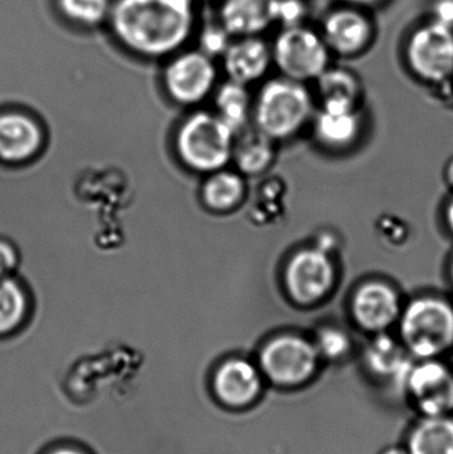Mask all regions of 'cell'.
<instances>
[{
	"label": "cell",
	"instance_id": "obj_1",
	"mask_svg": "<svg viewBox=\"0 0 453 454\" xmlns=\"http://www.w3.org/2000/svg\"><path fill=\"white\" fill-rule=\"evenodd\" d=\"M196 4L194 0H113L106 24L133 55L168 58L196 35Z\"/></svg>",
	"mask_w": 453,
	"mask_h": 454
},
{
	"label": "cell",
	"instance_id": "obj_2",
	"mask_svg": "<svg viewBox=\"0 0 453 454\" xmlns=\"http://www.w3.org/2000/svg\"><path fill=\"white\" fill-rule=\"evenodd\" d=\"M399 340L415 360L441 359L453 349V309L438 298H419L399 317Z\"/></svg>",
	"mask_w": 453,
	"mask_h": 454
},
{
	"label": "cell",
	"instance_id": "obj_3",
	"mask_svg": "<svg viewBox=\"0 0 453 454\" xmlns=\"http://www.w3.org/2000/svg\"><path fill=\"white\" fill-rule=\"evenodd\" d=\"M313 114V98L303 82L281 77L263 85L255 106L260 132L273 138L295 135Z\"/></svg>",
	"mask_w": 453,
	"mask_h": 454
},
{
	"label": "cell",
	"instance_id": "obj_4",
	"mask_svg": "<svg viewBox=\"0 0 453 454\" xmlns=\"http://www.w3.org/2000/svg\"><path fill=\"white\" fill-rule=\"evenodd\" d=\"M322 365L311 339L282 335L265 344L258 367L273 386L285 391H300L316 380Z\"/></svg>",
	"mask_w": 453,
	"mask_h": 454
},
{
	"label": "cell",
	"instance_id": "obj_5",
	"mask_svg": "<svg viewBox=\"0 0 453 454\" xmlns=\"http://www.w3.org/2000/svg\"><path fill=\"white\" fill-rule=\"evenodd\" d=\"M273 64L287 79L316 82L330 64L329 47L321 32L300 24L287 27L271 43Z\"/></svg>",
	"mask_w": 453,
	"mask_h": 454
},
{
	"label": "cell",
	"instance_id": "obj_6",
	"mask_svg": "<svg viewBox=\"0 0 453 454\" xmlns=\"http://www.w3.org/2000/svg\"><path fill=\"white\" fill-rule=\"evenodd\" d=\"M402 399L417 416L453 415V365L444 357L414 360Z\"/></svg>",
	"mask_w": 453,
	"mask_h": 454
},
{
	"label": "cell",
	"instance_id": "obj_7",
	"mask_svg": "<svg viewBox=\"0 0 453 454\" xmlns=\"http://www.w3.org/2000/svg\"><path fill=\"white\" fill-rule=\"evenodd\" d=\"M233 133L221 117L199 114L181 129L178 151L193 169L218 170L230 159Z\"/></svg>",
	"mask_w": 453,
	"mask_h": 454
},
{
	"label": "cell",
	"instance_id": "obj_8",
	"mask_svg": "<svg viewBox=\"0 0 453 454\" xmlns=\"http://www.w3.org/2000/svg\"><path fill=\"white\" fill-rule=\"evenodd\" d=\"M406 59L415 76L431 84L453 77V29L428 20L414 29L406 44Z\"/></svg>",
	"mask_w": 453,
	"mask_h": 454
},
{
	"label": "cell",
	"instance_id": "obj_9",
	"mask_svg": "<svg viewBox=\"0 0 453 454\" xmlns=\"http://www.w3.org/2000/svg\"><path fill=\"white\" fill-rule=\"evenodd\" d=\"M170 58L164 79L172 98L183 104L199 103L207 98L217 80L215 59L199 50H183Z\"/></svg>",
	"mask_w": 453,
	"mask_h": 454
},
{
	"label": "cell",
	"instance_id": "obj_10",
	"mask_svg": "<svg viewBox=\"0 0 453 454\" xmlns=\"http://www.w3.org/2000/svg\"><path fill=\"white\" fill-rule=\"evenodd\" d=\"M399 338L387 333L372 336L362 354V368L371 386L401 395L407 373L414 363Z\"/></svg>",
	"mask_w": 453,
	"mask_h": 454
},
{
	"label": "cell",
	"instance_id": "obj_11",
	"mask_svg": "<svg viewBox=\"0 0 453 454\" xmlns=\"http://www.w3.org/2000/svg\"><path fill=\"white\" fill-rule=\"evenodd\" d=\"M287 290L301 304L316 303L332 290L335 269L329 253L321 246L306 248L290 261L286 269Z\"/></svg>",
	"mask_w": 453,
	"mask_h": 454
},
{
	"label": "cell",
	"instance_id": "obj_12",
	"mask_svg": "<svg viewBox=\"0 0 453 454\" xmlns=\"http://www.w3.org/2000/svg\"><path fill=\"white\" fill-rule=\"evenodd\" d=\"M322 37L330 52L343 58L361 55L374 39L371 19L355 5L332 10L322 21Z\"/></svg>",
	"mask_w": 453,
	"mask_h": 454
},
{
	"label": "cell",
	"instance_id": "obj_13",
	"mask_svg": "<svg viewBox=\"0 0 453 454\" xmlns=\"http://www.w3.org/2000/svg\"><path fill=\"white\" fill-rule=\"evenodd\" d=\"M402 307L398 294L383 283H367L353 299V315L362 330L377 335L399 322Z\"/></svg>",
	"mask_w": 453,
	"mask_h": 454
},
{
	"label": "cell",
	"instance_id": "obj_14",
	"mask_svg": "<svg viewBox=\"0 0 453 454\" xmlns=\"http://www.w3.org/2000/svg\"><path fill=\"white\" fill-rule=\"evenodd\" d=\"M221 59L229 79L246 87L262 79L273 64L271 44L261 36L233 37Z\"/></svg>",
	"mask_w": 453,
	"mask_h": 454
},
{
	"label": "cell",
	"instance_id": "obj_15",
	"mask_svg": "<svg viewBox=\"0 0 453 454\" xmlns=\"http://www.w3.org/2000/svg\"><path fill=\"white\" fill-rule=\"evenodd\" d=\"M277 0H221L217 21L231 37L261 36L276 24Z\"/></svg>",
	"mask_w": 453,
	"mask_h": 454
},
{
	"label": "cell",
	"instance_id": "obj_16",
	"mask_svg": "<svg viewBox=\"0 0 453 454\" xmlns=\"http://www.w3.org/2000/svg\"><path fill=\"white\" fill-rule=\"evenodd\" d=\"M260 367L246 360H230L218 370L215 388L221 402L234 408L247 407L260 397L263 389Z\"/></svg>",
	"mask_w": 453,
	"mask_h": 454
},
{
	"label": "cell",
	"instance_id": "obj_17",
	"mask_svg": "<svg viewBox=\"0 0 453 454\" xmlns=\"http://www.w3.org/2000/svg\"><path fill=\"white\" fill-rule=\"evenodd\" d=\"M403 444L410 454H453V415L417 416Z\"/></svg>",
	"mask_w": 453,
	"mask_h": 454
},
{
	"label": "cell",
	"instance_id": "obj_18",
	"mask_svg": "<svg viewBox=\"0 0 453 454\" xmlns=\"http://www.w3.org/2000/svg\"><path fill=\"white\" fill-rule=\"evenodd\" d=\"M42 141L39 128L23 114L0 116V160L21 162L36 153Z\"/></svg>",
	"mask_w": 453,
	"mask_h": 454
},
{
	"label": "cell",
	"instance_id": "obj_19",
	"mask_svg": "<svg viewBox=\"0 0 453 454\" xmlns=\"http://www.w3.org/2000/svg\"><path fill=\"white\" fill-rule=\"evenodd\" d=\"M358 130L356 106L322 104L316 117V133L322 143L334 148L348 145L358 135Z\"/></svg>",
	"mask_w": 453,
	"mask_h": 454
},
{
	"label": "cell",
	"instance_id": "obj_20",
	"mask_svg": "<svg viewBox=\"0 0 453 454\" xmlns=\"http://www.w3.org/2000/svg\"><path fill=\"white\" fill-rule=\"evenodd\" d=\"M316 82L322 104L358 106L361 85L355 74L342 68H327Z\"/></svg>",
	"mask_w": 453,
	"mask_h": 454
},
{
	"label": "cell",
	"instance_id": "obj_21",
	"mask_svg": "<svg viewBox=\"0 0 453 454\" xmlns=\"http://www.w3.org/2000/svg\"><path fill=\"white\" fill-rule=\"evenodd\" d=\"M113 0H55L56 10L68 23L95 29L108 23Z\"/></svg>",
	"mask_w": 453,
	"mask_h": 454
},
{
	"label": "cell",
	"instance_id": "obj_22",
	"mask_svg": "<svg viewBox=\"0 0 453 454\" xmlns=\"http://www.w3.org/2000/svg\"><path fill=\"white\" fill-rule=\"evenodd\" d=\"M217 106L221 119L233 132L241 129L249 116L250 96L246 85L229 80L218 90Z\"/></svg>",
	"mask_w": 453,
	"mask_h": 454
},
{
	"label": "cell",
	"instance_id": "obj_23",
	"mask_svg": "<svg viewBox=\"0 0 453 454\" xmlns=\"http://www.w3.org/2000/svg\"><path fill=\"white\" fill-rule=\"evenodd\" d=\"M311 340L324 364H340L353 354V339L342 328L332 325L319 328Z\"/></svg>",
	"mask_w": 453,
	"mask_h": 454
},
{
	"label": "cell",
	"instance_id": "obj_24",
	"mask_svg": "<svg viewBox=\"0 0 453 454\" xmlns=\"http://www.w3.org/2000/svg\"><path fill=\"white\" fill-rule=\"evenodd\" d=\"M271 138L262 132L253 133L242 140L237 149V164L245 173L262 172L273 160Z\"/></svg>",
	"mask_w": 453,
	"mask_h": 454
},
{
	"label": "cell",
	"instance_id": "obj_25",
	"mask_svg": "<svg viewBox=\"0 0 453 454\" xmlns=\"http://www.w3.org/2000/svg\"><path fill=\"white\" fill-rule=\"evenodd\" d=\"M27 301L21 288L13 280L0 278V335L15 330L24 315Z\"/></svg>",
	"mask_w": 453,
	"mask_h": 454
},
{
	"label": "cell",
	"instance_id": "obj_26",
	"mask_svg": "<svg viewBox=\"0 0 453 454\" xmlns=\"http://www.w3.org/2000/svg\"><path fill=\"white\" fill-rule=\"evenodd\" d=\"M244 194V184L233 173H218L210 178L205 186L204 197L207 204L215 210L233 207Z\"/></svg>",
	"mask_w": 453,
	"mask_h": 454
},
{
	"label": "cell",
	"instance_id": "obj_27",
	"mask_svg": "<svg viewBox=\"0 0 453 454\" xmlns=\"http://www.w3.org/2000/svg\"><path fill=\"white\" fill-rule=\"evenodd\" d=\"M199 48L197 50L204 52L209 58H223L225 51L228 50L233 37L221 26L218 21L207 24L199 31L196 32Z\"/></svg>",
	"mask_w": 453,
	"mask_h": 454
},
{
	"label": "cell",
	"instance_id": "obj_28",
	"mask_svg": "<svg viewBox=\"0 0 453 454\" xmlns=\"http://www.w3.org/2000/svg\"><path fill=\"white\" fill-rule=\"evenodd\" d=\"M308 8L303 0H277L276 24L282 28L300 26L305 20Z\"/></svg>",
	"mask_w": 453,
	"mask_h": 454
},
{
	"label": "cell",
	"instance_id": "obj_29",
	"mask_svg": "<svg viewBox=\"0 0 453 454\" xmlns=\"http://www.w3.org/2000/svg\"><path fill=\"white\" fill-rule=\"evenodd\" d=\"M431 20L453 29V0H435L431 8Z\"/></svg>",
	"mask_w": 453,
	"mask_h": 454
},
{
	"label": "cell",
	"instance_id": "obj_30",
	"mask_svg": "<svg viewBox=\"0 0 453 454\" xmlns=\"http://www.w3.org/2000/svg\"><path fill=\"white\" fill-rule=\"evenodd\" d=\"M15 264V253L7 243L0 242V278L10 271Z\"/></svg>",
	"mask_w": 453,
	"mask_h": 454
},
{
	"label": "cell",
	"instance_id": "obj_31",
	"mask_svg": "<svg viewBox=\"0 0 453 454\" xmlns=\"http://www.w3.org/2000/svg\"><path fill=\"white\" fill-rule=\"evenodd\" d=\"M378 454H410L404 444L401 445H390L386 447L385 450H380Z\"/></svg>",
	"mask_w": 453,
	"mask_h": 454
},
{
	"label": "cell",
	"instance_id": "obj_32",
	"mask_svg": "<svg viewBox=\"0 0 453 454\" xmlns=\"http://www.w3.org/2000/svg\"><path fill=\"white\" fill-rule=\"evenodd\" d=\"M346 2L355 7H371V5L379 4L382 0H346Z\"/></svg>",
	"mask_w": 453,
	"mask_h": 454
},
{
	"label": "cell",
	"instance_id": "obj_33",
	"mask_svg": "<svg viewBox=\"0 0 453 454\" xmlns=\"http://www.w3.org/2000/svg\"><path fill=\"white\" fill-rule=\"evenodd\" d=\"M447 223H449V229L453 232V199L449 202V207H447Z\"/></svg>",
	"mask_w": 453,
	"mask_h": 454
},
{
	"label": "cell",
	"instance_id": "obj_34",
	"mask_svg": "<svg viewBox=\"0 0 453 454\" xmlns=\"http://www.w3.org/2000/svg\"><path fill=\"white\" fill-rule=\"evenodd\" d=\"M447 180H449V185L453 186V160L447 168Z\"/></svg>",
	"mask_w": 453,
	"mask_h": 454
},
{
	"label": "cell",
	"instance_id": "obj_35",
	"mask_svg": "<svg viewBox=\"0 0 453 454\" xmlns=\"http://www.w3.org/2000/svg\"><path fill=\"white\" fill-rule=\"evenodd\" d=\"M52 454H82L77 452V450H56V452H53Z\"/></svg>",
	"mask_w": 453,
	"mask_h": 454
},
{
	"label": "cell",
	"instance_id": "obj_36",
	"mask_svg": "<svg viewBox=\"0 0 453 454\" xmlns=\"http://www.w3.org/2000/svg\"><path fill=\"white\" fill-rule=\"evenodd\" d=\"M194 2H197V3H199V2H210V0H194Z\"/></svg>",
	"mask_w": 453,
	"mask_h": 454
},
{
	"label": "cell",
	"instance_id": "obj_37",
	"mask_svg": "<svg viewBox=\"0 0 453 454\" xmlns=\"http://www.w3.org/2000/svg\"><path fill=\"white\" fill-rule=\"evenodd\" d=\"M452 280H453V263H452Z\"/></svg>",
	"mask_w": 453,
	"mask_h": 454
},
{
	"label": "cell",
	"instance_id": "obj_38",
	"mask_svg": "<svg viewBox=\"0 0 453 454\" xmlns=\"http://www.w3.org/2000/svg\"><path fill=\"white\" fill-rule=\"evenodd\" d=\"M451 82H452V84H453V77H452V80H451Z\"/></svg>",
	"mask_w": 453,
	"mask_h": 454
}]
</instances>
